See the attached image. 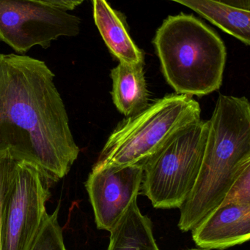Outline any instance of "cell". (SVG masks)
<instances>
[{
    "instance_id": "obj_1",
    "label": "cell",
    "mask_w": 250,
    "mask_h": 250,
    "mask_svg": "<svg viewBox=\"0 0 250 250\" xmlns=\"http://www.w3.org/2000/svg\"><path fill=\"white\" fill-rule=\"evenodd\" d=\"M54 78L44 61L0 54V157L38 166L52 185L80 151Z\"/></svg>"
},
{
    "instance_id": "obj_2",
    "label": "cell",
    "mask_w": 250,
    "mask_h": 250,
    "mask_svg": "<svg viewBox=\"0 0 250 250\" xmlns=\"http://www.w3.org/2000/svg\"><path fill=\"white\" fill-rule=\"evenodd\" d=\"M208 135L193 189L180 207L179 228L193 230L221 205L250 165V104L245 97L220 95L208 120Z\"/></svg>"
},
{
    "instance_id": "obj_3",
    "label": "cell",
    "mask_w": 250,
    "mask_h": 250,
    "mask_svg": "<svg viewBox=\"0 0 250 250\" xmlns=\"http://www.w3.org/2000/svg\"><path fill=\"white\" fill-rule=\"evenodd\" d=\"M154 44L163 75L176 94L201 97L222 86L226 45L195 16H168L157 31Z\"/></svg>"
},
{
    "instance_id": "obj_4",
    "label": "cell",
    "mask_w": 250,
    "mask_h": 250,
    "mask_svg": "<svg viewBox=\"0 0 250 250\" xmlns=\"http://www.w3.org/2000/svg\"><path fill=\"white\" fill-rule=\"evenodd\" d=\"M201 114L199 103L192 97L165 95L120 122L92 167L143 165L178 132L201 120Z\"/></svg>"
},
{
    "instance_id": "obj_5",
    "label": "cell",
    "mask_w": 250,
    "mask_h": 250,
    "mask_svg": "<svg viewBox=\"0 0 250 250\" xmlns=\"http://www.w3.org/2000/svg\"><path fill=\"white\" fill-rule=\"evenodd\" d=\"M208 120L183 128L143 163L141 189L153 207L179 208L193 189L208 135Z\"/></svg>"
},
{
    "instance_id": "obj_6",
    "label": "cell",
    "mask_w": 250,
    "mask_h": 250,
    "mask_svg": "<svg viewBox=\"0 0 250 250\" xmlns=\"http://www.w3.org/2000/svg\"><path fill=\"white\" fill-rule=\"evenodd\" d=\"M80 24L77 16L40 0H0V41L21 54L76 36Z\"/></svg>"
},
{
    "instance_id": "obj_7",
    "label": "cell",
    "mask_w": 250,
    "mask_h": 250,
    "mask_svg": "<svg viewBox=\"0 0 250 250\" xmlns=\"http://www.w3.org/2000/svg\"><path fill=\"white\" fill-rule=\"evenodd\" d=\"M51 181L38 166L18 161L4 210L2 250H29L44 217Z\"/></svg>"
},
{
    "instance_id": "obj_8",
    "label": "cell",
    "mask_w": 250,
    "mask_h": 250,
    "mask_svg": "<svg viewBox=\"0 0 250 250\" xmlns=\"http://www.w3.org/2000/svg\"><path fill=\"white\" fill-rule=\"evenodd\" d=\"M142 177L143 166L141 164L92 167L85 188L98 229L110 232L131 204L137 201Z\"/></svg>"
},
{
    "instance_id": "obj_9",
    "label": "cell",
    "mask_w": 250,
    "mask_h": 250,
    "mask_svg": "<svg viewBox=\"0 0 250 250\" xmlns=\"http://www.w3.org/2000/svg\"><path fill=\"white\" fill-rule=\"evenodd\" d=\"M191 231L201 249L223 250L242 245L250 239V204L223 203Z\"/></svg>"
},
{
    "instance_id": "obj_10",
    "label": "cell",
    "mask_w": 250,
    "mask_h": 250,
    "mask_svg": "<svg viewBox=\"0 0 250 250\" xmlns=\"http://www.w3.org/2000/svg\"><path fill=\"white\" fill-rule=\"evenodd\" d=\"M95 25L111 54L122 62L144 64V54L131 38L120 13L107 0H92Z\"/></svg>"
},
{
    "instance_id": "obj_11",
    "label": "cell",
    "mask_w": 250,
    "mask_h": 250,
    "mask_svg": "<svg viewBox=\"0 0 250 250\" xmlns=\"http://www.w3.org/2000/svg\"><path fill=\"white\" fill-rule=\"evenodd\" d=\"M144 64L120 62L111 70L113 101L117 109L126 117L143 111L148 104V92Z\"/></svg>"
},
{
    "instance_id": "obj_12",
    "label": "cell",
    "mask_w": 250,
    "mask_h": 250,
    "mask_svg": "<svg viewBox=\"0 0 250 250\" xmlns=\"http://www.w3.org/2000/svg\"><path fill=\"white\" fill-rule=\"evenodd\" d=\"M110 233L107 250H160L154 238L152 222L141 212L137 201L131 204Z\"/></svg>"
},
{
    "instance_id": "obj_13",
    "label": "cell",
    "mask_w": 250,
    "mask_h": 250,
    "mask_svg": "<svg viewBox=\"0 0 250 250\" xmlns=\"http://www.w3.org/2000/svg\"><path fill=\"white\" fill-rule=\"evenodd\" d=\"M192 9L213 24L245 45L250 44V10H242L219 0H169Z\"/></svg>"
},
{
    "instance_id": "obj_14",
    "label": "cell",
    "mask_w": 250,
    "mask_h": 250,
    "mask_svg": "<svg viewBox=\"0 0 250 250\" xmlns=\"http://www.w3.org/2000/svg\"><path fill=\"white\" fill-rule=\"evenodd\" d=\"M60 206L51 214H45L41 229L29 250H67L63 230L59 223Z\"/></svg>"
},
{
    "instance_id": "obj_15",
    "label": "cell",
    "mask_w": 250,
    "mask_h": 250,
    "mask_svg": "<svg viewBox=\"0 0 250 250\" xmlns=\"http://www.w3.org/2000/svg\"><path fill=\"white\" fill-rule=\"evenodd\" d=\"M17 163L8 151L0 157V250H2L4 210Z\"/></svg>"
},
{
    "instance_id": "obj_16",
    "label": "cell",
    "mask_w": 250,
    "mask_h": 250,
    "mask_svg": "<svg viewBox=\"0 0 250 250\" xmlns=\"http://www.w3.org/2000/svg\"><path fill=\"white\" fill-rule=\"evenodd\" d=\"M223 203L250 204V165L242 170L233 182Z\"/></svg>"
},
{
    "instance_id": "obj_17",
    "label": "cell",
    "mask_w": 250,
    "mask_h": 250,
    "mask_svg": "<svg viewBox=\"0 0 250 250\" xmlns=\"http://www.w3.org/2000/svg\"><path fill=\"white\" fill-rule=\"evenodd\" d=\"M40 1L68 11V10H73L75 7L79 6L83 0H40Z\"/></svg>"
},
{
    "instance_id": "obj_18",
    "label": "cell",
    "mask_w": 250,
    "mask_h": 250,
    "mask_svg": "<svg viewBox=\"0 0 250 250\" xmlns=\"http://www.w3.org/2000/svg\"><path fill=\"white\" fill-rule=\"evenodd\" d=\"M219 1L236 8L250 10V0H219Z\"/></svg>"
},
{
    "instance_id": "obj_19",
    "label": "cell",
    "mask_w": 250,
    "mask_h": 250,
    "mask_svg": "<svg viewBox=\"0 0 250 250\" xmlns=\"http://www.w3.org/2000/svg\"><path fill=\"white\" fill-rule=\"evenodd\" d=\"M209 250L201 249V250H198V249H192V250Z\"/></svg>"
},
{
    "instance_id": "obj_20",
    "label": "cell",
    "mask_w": 250,
    "mask_h": 250,
    "mask_svg": "<svg viewBox=\"0 0 250 250\" xmlns=\"http://www.w3.org/2000/svg\"><path fill=\"white\" fill-rule=\"evenodd\" d=\"M83 1H84V0H83Z\"/></svg>"
}]
</instances>
